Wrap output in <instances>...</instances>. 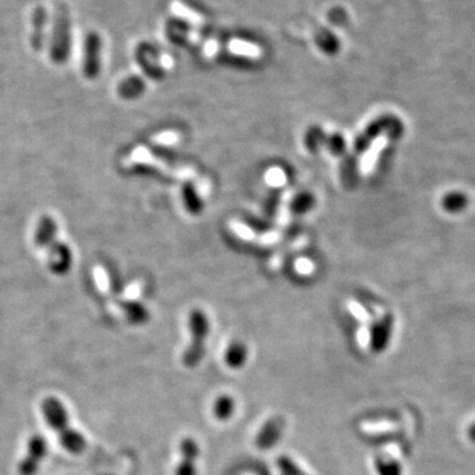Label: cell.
Returning a JSON list of instances; mask_svg holds the SVG:
<instances>
[{
    "label": "cell",
    "instance_id": "6da1fadb",
    "mask_svg": "<svg viewBox=\"0 0 475 475\" xmlns=\"http://www.w3.org/2000/svg\"><path fill=\"white\" fill-rule=\"evenodd\" d=\"M71 50V19L67 4H58L55 11V22L52 31V41L49 56L57 64H65Z\"/></svg>",
    "mask_w": 475,
    "mask_h": 475
},
{
    "label": "cell",
    "instance_id": "7a4b0ae2",
    "mask_svg": "<svg viewBox=\"0 0 475 475\" xmlns=\"http://www.w3.org/2000/svg\"><path fill=\"white\" fill-rule=\"evenodd\" d=\"M189 325L192 329L193 343L188 351L184 354V363L188 367H194L201 361L204 355V340L209 331V324L202 312H193Z\"/></svg>",
    "mask_w": 475,
    "mask_h": 475
},
{
    "label": "cell",
    "instance_id": "3957f363",
    "mask_svg": "<svg viewBox=\"0 0 475 475\" xmlns=\"http://www.w3.org/2000/svg\"><path fill=\"white\" fill-rule=\"evenodd\" d=\"M101 52H102L101 36L97 32L86 34L83 43V64H82V71L86 78H98L101 73Z\"/></svg>",
    "mask_w": 475,
    "mask_h": 475
},
{
    "label": "cell",
    "instance_id": "277c9868",
    "mask_svg": "<svg viewBox=\"0 0 475 475\" xmlns=\"http://www.w3.org/2000/svg\"><path fill=\"white\" fill-rule=\"evenodd\" d=\"M48 24V12L46 7L39 6L34 8L31 16V25H32V32H31V46L34 48L36 52L41 50L46 41V29Z\"/></svg>",
    "mask_w": 475,
    "mask_h": 475
},
{
    "label": "cell",
    "instance_id": "5b68a950",
    "mask_svg": "<svg viewBox=\"0 0 475 475\" xmlns=\"http://www.w3.org/2000/svg\"><path fill=\"white\" fill-rule=\"evenodd\" d=\"M71 252L68 246L56 242L50 247V254H49V268L50 271L55 272L56 275H64L70 270L71 267Z\"/></svg>",
    "mask_w": 475,
    "mask_h": 475
},
{
    "label": "cell",
    "instance_id": "8992f818",
    "mask_svg": "<svg viewBox=\"0 0 475 475\" xmlns=\"http://www.w3.org/2000/svg\"><path fill=\"white\" fill-rule=\"evenodd\" d=\"M136 61L147 76L152 78H160L163 76V70L160 65L155 62V49L149 44H140L136 48Z\"/></svg>",
    "mask_w": 475,
    "mask_h": 475
},
{
    "label": "cell",
    "instance_id": "52a82bcc",
    "mask_svg": "<svg viewBox=\"0 0 475 475\" xmlns=\"http://www.w3.org/2000/svg\"><path fill=\"white\" fill-rule=\"evenodd\" d=\"M57 225L53 218L43 216L36 230L34 243L37 247H52L56 243Z\"/></svg>",
    "mask_w": 475,
    "mask_h": 475
},
{
    "label": "cell",
    "instance_id": "ba28073f",
    "mask_svg": "<svg viewBox=\"0 0 475 475\" xmlns=\"http://www.w3.org/2000/svg\"><path fill=\"white\" fill-rule=\"evenodd\" d=\"M392 334V316H385L378 322L371 331V349L375 352H382L387 347Z\"/></svg>",
    "mask_w": 475,
    "mask_h": 475
},
{
    "label": "cell",
    "instance_id": "9c48e42d",
    "mask_svg": "<svg viewBox=\"0 0 475 475\" xmlns=\"http://www.w3.org/2000/svg\"><path fill=\"white\" fill-rule=\"evenodd\" d=\"M315 40H316L317 46L328 56H336L340 52V39L330 29L319 28L315 36Z\"/></svg>",
    "mask_w": 475,
    "mask_h": 475
},
{
    "label": "cell",
    "instance_id": "30bf717a",
    "mask_svg": "<svg viewBox=\"0 0 475 475\" xmlns=\"http://www.w3.org/2000/svg\"><path fill=\"white\" fill-rule=\"evenodd\" d=\"M283 421H280V420L272 419L271 421H268V424L266 427H263L261 434L256 440L258 445L263 449H267L272 445H275L273 442L277 441L280 432L283 429Z\"/></svg>",
    "mask_w": 475,
    "mask_h": 475
},
{
    "label": "cell",
    "instance_id": "8fae6325",
    "mask_svg": "<svg viewBox=\"0 0 475 475\" xmlns=\"http://www.w3.org/2000/svg\"><path fill=\"white\" fill-rule=\"evenodd\" d=\"M144 90H146V85H144L143 79L140 77H136V76L125 79L118 88L119 95L125 99L137 98L144 92Z\"/></svg>",
    "mask_w": 475,
    "mask_h": 475
},
{
    "label": "cell",
    "instance_id": "7c38bea8",
    "mask_svg": "<svg viewBox=\"0 0 475 475\" xmlns=\"http://www.w3.org/2000/svg\"><path fill=\"white\" fill-rule=\"evenodd\" d=\"M225 361L228 367L231 369H240L246 361H247V349L245 345L239 343V342H234L228 346L226 351V357Z\"/></svg>",
    "mask_w": 475,
    "mask_h": 475
},
{
    "label": "cell",
    "instance_id": "4fadbf2b",
    "mask_svg": "<svg viewBox=\"0 0 475 475\" xmlns=\"http://www.w3.org/2000/svg\"><path fill=\"white\" fill-rule=\"evenodd\" d=\"M234 411H235V401L231 396H219L215 400L214 415L216 419L228 420L234 415Z\"/></svg>",
    "mask_w": 475,
    "mask_h": 475
},
{
    "label": "cell",
    "instance_id": "5bb4252c",
    "mask_svg": "<svg viewBox=\"0 0 475 475\" xmlns=\"http://www.w3.org/2000/svg\"><path fill=\"white\" fill-rule=\"evenodd\" d=\"M375 467L379 475H401V466L390 457H378L375 460Z\"/></svg>",
    "mask_w": 475,
    "mask_h": 475
},
{
    "label": "cell",
    "instance_id": "9a60e30c",
    "mask_svg": "<svg viewBox=\"0 0 475 475\" xmlns=\"http://www.w3.org/2000/svg\"><path fill=\"white\" fill-rule=\"evenodd\" d=\"M329 20L330 23L334 24V25H338V27H345L346 24L349 23L350 20V16L347 11L342 7H334L331 8L328 13Z\"/></svg>",
    "mask_w": 475,
    "mask_h": 475
},
{
    "label": "cell",
    "instance_id": "2e32d148",
    "mask_svg": "<svg viewBox=\"0 0 475 475\" xmlns=\"http://www.w3.org/2000/svg\"><path fill=\"white\" fill-rule=\"evenodd\" d=\"M194 461H195V458L188 457V455H184V460H182L181 464H177V467H176V470H174V475L197 474V470H195V466H194Z\"/></svg>",
    "mask_w": 475,
    "mask_h": 475
},
{
    "label": "cell",
    "instance_id": "e0dca14e",
    "mask_svg": "<svg viewBox=\"0 0 475 475\" xmlns=\"http://www.w3.org/2000/svg\"><path fill=\"white\" fill-rule=\"evenodd\" d=\"M443 205L448 210H460L466 205V197H464L462 194L454 193V194H450L449 197L445 198Z\"/></svg>",
    "mask_w": 475,
    "mask_h": 475
},
{
    "label": "cell",
    "instance_id": "ac0fdd59",
    "mask_svg": "<svg viewBox=\"0 0 475 475\" xmlns=\"http://www.w3.org/2000/svg\"><path fill=\"white\" fill-rule=\"evenodd\" d=\"M266 180L272 186H280L284 182L287 181V176L280 168H271L266 174Z\"/></svg>",
    "mask_w": 475,
    "mask_h": 475
},
{
    "label": "cell",
    "instance_id": "d6986e66",
    "mask_svg": "<svg viewBox=\"0 0 475 475\" xmlns=\"http://www.w3.org/2000/svg\"><path fill=\"white\" fill-rule=\"evenodd\" d=\"M294 270L298 272L300 275H310L315 270V264L309 259L301 258L294 263Z\"/></svg>",
    "mask_w": 475,
    "mask_h": 475
},
{
    "label": "cell",
    "instance_id": "ffe728a7",
    "mask_svg": "<svg viewBox=\"0 0 475 475\" xmlns=\"http://www.w3.org/2000/svg\"><path fill=\"white\" fill-rule=\"evenodd\" d=\"M312 204H313V200L309 195H304L294 202V209L297 213H301V212L308 210L312 206Z\"/></svg>",
    "mask_w": 475,
    "mask_h": 475
},
{
    "label": "cell",
    "instance_id": "44dd1931",
    "mask_svg": "<svg viewBox=\"0 0 475 475\" xmlns=\"http://www.w3.org/2000/svg\"><path fill=\"white\" fill-rule=\"evenodd\" d=\"M233 227H234V231L237 233L238 235L246 240H251L252 238H255V234L249 230V227L245 226V225H240V223H233Z\"/></svg>",
    "mask_w": 475,
    "mask_h": 475
},
{
    "label": "cell",
    "instance_id": "7402d4cb",
    "mask_svg": "<svg viewBox=\"0 0 475 475\" xmlns=\"http://www.w3.org/2000/svg\"><path fill=\"white\" fill-rule=\"evenodd\" d=\"M231 48H234L238 53H242V55H249V56H256L258 55V50H256L255 46H246V44H234Z\"/></svg>",
    "mask_w": 475,
    "mask_h": 475
},
{
    "label": "cell",
    "instance_id": "603a6c76",
    "mask_svg": "<svg viewBox=\"0 0 475 475\" xmlns=\"http://www.w3.org/2000/svg\"><path fill=\"white\" fill-rule=\"evenodd\" d=\"M179 140V135L176 134V132H165V134H163V135L158 136V142L160 143V144H165V146H168V144H173V143H176Z\"/></svg>",
    "mask_w": 475,
    "mask_h": 475
},
{
    "label": "cell",
    "instance_id": "cb8c5ba5",
    "mask_svg": "<svg viewBox=\"0 0 475 475\" xmlns=\"http://www.w3.org/2000/svg\"><path fill=\"white\" fill-rule=\"evenodd\" d=\"M469 439L471 441L475 442V422L469 428Z\"/></svg>",
    "mask_w": 475,
    "mask_h": 475
}]
</instances>
